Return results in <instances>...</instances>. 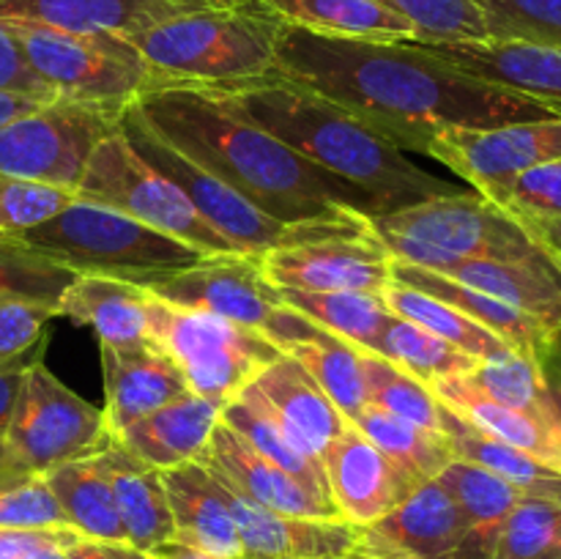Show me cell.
Here are the masks:
<instances>
[{"label":"cell","mask_w":561,"mask_h":559,"mask_svg":"<svg viewBox=\"0 0 561 559\" xmlns=\"http://www.w3.org/2000/svg\"><path fill=\"white\" fill-rule=\"evenodd\" d=\"M274 71L414 153H425L433 137L449 129L561 118L531 99L460 75L416 42L334 38L283 22Z\"/></svg>","instance_id":"6da1fadb"},{"label":"cell","mask_w":561,"mask_h":559,"mask_svg":"<svg viewBox=\"0 0 561 559\" xmlns=\"http://www.w3.org/2000/svg\"><path fill=\"white\" fill-rule=\"evenodd\" d=\"M129 107L153 135L279 223H362L381 214L373 197L247 115L225 88L162 80Z\"/></svg>","instance_id":"7a4b0ae2"},{"label":"cell","mask_w":561,"mask_h":559,"mask_svg":"<svg viewBox=\"0 0 561 559\" xmlns=\"http://www.w3.org/2000/svg\"><path fill=\"white\" fill-rule=\"evenodd\" d=\"M225 91L296 153L373 197L381 214L463 192L453 181L411 162L403 148L354 113L277 71Z\"/></svg>","instance_id":"3957f363"},{"label":"cell","mask_w":561,"mask_h":559,"mask_svg":"<svg viewBox=\"0 0 561 559\" xmlns=\"http://www.w3.org/2000/svg\"><path fill=\"white\" fill-rule=\"evenodd\" d=\"M283 22L257 0L186 11L126 36L159 82L230 88L274 75Z\"/></svg>","instance_id":"277c9868"},{"label":"cell","mask_w":561,"mask_h":559,"mask_svg":"<svg viewBox=\"0 0 561 559\" xmlns=\"http://www.w3.org/2000/svg\"><path fill=\"white\" fill-rule=\"evenodd\" d=\"M370 233L394 261L442 269L458 261H553L551 252L480 192L427 197L367 219Z\"/></svg>","instance_id":"5b68a950"},{"label":"cell","mask_w":561,"mask_h":559,"mask_svg":"<svg viewBox=\"0 0 561 559\" xmlns=\"http://www.w3.org/2000/svg\"><path fill=\"white\" fill-rule=\"evenodd\" d=\"M16 241L53 258L75 274H102L142 288L206 258V252L129 214L80 197L47 223L16 236Z\"/></svg>","instance_id":"8992f818"},{"label":"cell","mask_w":561,"mask_h":559,"mask_svg":"<svg viewBox=\"0 0 561 559\" xmlns=\"http://www.w3.org/2000/svg\"><path fill=\"white\" fill-rule=\"evenodd\" d=\"M33 75L58 99L121 115L159 82L148 60L115 33H80L38 22L3 20Z\"/></svg>","instance_id":"52a82bcc"},{"label":"cell","mask_w":561,"mask_h":559,"mask_svg":"<svg viewBox=\"0 0 561 559\" xmlns=\"http://www.w3.org/2000/svg\"><path fill=\"white\" fill-rule=\"evenodd\" d=\"M75 197L140 219L206 255L241 252L201 217L190 197L162 170L135 151L121 126H115L88 159Z\"/></svg>","instance_id":"ba28073f"},{"label":"cell","mask_w":561,"mask_h":559,"mask_svg":"<svg viewBox=\"0 0 561 559\" xmlns=\"http://www.w3.org/2000/svg\"><path fill=\"white\" fill-rule=\"evenodd\" d=\"M118 126L126 135V140L135 146V151L140 153L146 162H151L153 168L162 170L170 181H175L179 190L192 201V206L201 212V217L206 219L214 230H219L236 250L257 252V255H261V252L279 250V247L301 244V241L323 239V236L345 233V230L370 228L367 219H362V223L307 225L279 223V219L268 217L261 208L252 206L247 197H241L239 192L230 190L228 184H222V181L214 179L211 173L197 168L192 159H186L184 153L175 151L170 142L162 140V137L153 135V132L137 118L131 107H126L124 113H121Z\"/></svg>","instance_id":"9c48e42d"},{"label":"cell","mask_w":561,"mask_h":559,"mask_svg":"<svg viewBox=\"0 0 561 559\" xmlns=\"http://www.w3.org/2000/svg\"><path fill=\"white\" fill-rule=\"evenodd\" d=\"M151 340L179 365L186 387L228 403L283 351L255 329L151 296Z\"/></svg>","instance_id":"30bf717a"},{"label":"cell","mask_w":561,"mask_h":559,"mask_svg":"<svg viewBox=\"0 0 561 559\" xmlns=\"http://www.w3.org/2000/svg\"><path fill=\"white\" fill-rule=\"evenodd\" d=\"M110 438L104 411L66 387L44 360H36L27 367L3 436L5 471L47 475L55 466L96 455Z\"/></svg>","instance_id":"8fae6325"},{"label":"cell","mask_w":561,"mask_h":559,"mask_svg":"<svg viewBox=\"0 0 561 559\" xmlns=\"http://www.w3.org/2000/svg\"><path fill=\"white\" fill-rule=\"evenodd\" d=\"M118 121L121 115L66 99L42 104L0 126V175L75 192L93 148Z\"/></svg>","instance_id":"7c38bea8"},{"label":"cell","mask_w":561,"mask_h":559,"mask_svg":"<svg viewBox=\"0 0 561 559\" xmlns=\"http://www.w3.org/2000/svg\"><path fill=\"white\" fill-rule=\"evenodd\" d=\"M425 157L447 164L491 201L524 170L559 162L561 118L520 121L491 129H449L433 137Z\"/></svg>","instance_id":"4fadbf2b"},{"label":"cell","mask_w":561,"mask_h":559,"mask_svg":"<svg viewBox=\"0 0 561 559\" xmlns=\"http://www.w3.org/2000/svg\"><path fill=\"white\" fill-rule=\"evenodd\" d=\"M157 299L184 310L214 312L219 318L263 332L283 296L266 280L257 252L206 255L181 272L146 285Z\"/></svg>","instance_id":"5bb4252c"},{"label":"cell","mask_w":561,"mask_h":559,"mask_svg":"<svg viewBox=\"0 0 561 559\" xmlns=\"http://www.w3.org/2000/svg\"><path fill=\"white\" fill-rule=\"evenodd\" d=\"M261 266L268 283L279 290L381 294L392 283V255L378 244L370 228L261 252Z\"/></svg>","instance_id":"9a60e30c"},{"label":"cell","mask_w":561,"mask_h":559,"mask_svg":"<svg viewBox=\"0 0 561 559\" xmlns=\"http://www.w3.org/2000/svg\"><path fill=\"white\" fill-rule=\"evenodd\" d=\"M321 464L334 507L354 526H367L383 518L422 486L351 422L329 444Z\"/></svg>","instance_id":"2e32d148"},{"label":"cell","mask_w":561,"mask_h":559,"mask_svg":"<svg viewBox=\"0 0 561 559\" xmlns=\"http://www.w3.org/2000/svg\"><path fill=\"white\" fill-rule=\"evenodd\" d=\"M463 532L458 504L433 477L392 513L359 526L356 559H455Z\"/></svg>","instance_id":"e0dca14e"},{"label":"cell","mask_w":561,"mask_h":559,"mask_svg":"<svg viewBox=\"0 0 561 559\" xmlns=\"http://www.w3.org/2000/svg\"><path fill=\"white\" fill-rule=\"evenodd\" d=\"M420 44V42H416ZM427 53L488 85L531 99L561 115V49L518 38L480 42H431Z\"/></svg>","instance_id":"ac0fdd59"},{"label":"cell","mask_w":561,"mask_h":559,"mask_svg":"<svg viewBox=\"0 0 561 559\" xmlns=\"http://www.w3.org/2000/svg\"><path fill=\"white\" fill-rule=\"evenodd\" d=\"M222 488L239 526L241 559H356L359 526L343 518L274 513L225 482Z\"/></svg>","instance_id":"d6986e66"},{"label":"cell","mask_w":561,"mask_h":559,"mask_svg":"<svg viewBox=\"0 0 561 559\" xmlns=\"http://www.w3.org/2000/svg\"><path fill=\"white\" fill-rule=\"evenodd\" d=\"M261 334L316 378L345 420L351 422L365 409V351L318 327L285 301L274 310Z\"/></svg>","instance_id":"ffe728a7"},{"label":"cell","mask_w":561,"mask_h":559,"mask_svg":"<svg viewBox=\"0 0 561 559\" xmlns=\"http://www.w3.org/2000/svg\"><path fill=\"white\" fill-rule=\"evenodd\" d=\"M104 378V425L118 436L131 422L190 392L184 373L151 338L129 345L99 343Z\"/></svg>","instance_id":"44dd1931"},{"label":"cell","mask_w":561,"mask_h":559,"mask_svg":"<svg viewBox=\"0 0 561 559\" xmlns=\"http://www.w3.org/2000/svg\"><path fill=\"white\" fill-rule=\"evenodd\" d=\"M201 460L225 486L236 488L247 499L257 502L261 507L274 510V513L301 515V518H343L332 499L318 497L305 482H299L294 475L255 453L222 420L214 427L211 442H208L206 455Z\"/></svg>","instance_id":"7402d4cb"},{"label":"cell","mask_w":561,"mask_h":559,"mask_svg":"<svg viewBox=\"0 0 561 559\" xmlns=\"http://www.w3.org/2000/svg\"><path fill=\"white\" fill-rule=\"evenodd\" d=\"M228 3L239 0H0V20L38 22L60 31L115 33L126 38L170 16Z\"/></svg>","instance_id":"603a6c76"},{"label":"cell","mask_w":561,"mask_h":559,"mask_svg":"<svg viewBox=\"0 0 561 559\" xmlns=\"http://www.w3.org/2000/svg\"><path fill=\"white\" fill-rule=\"evenodd\" d=\"M252 387L266 400L285 436L312 458L321 460L329 444L348 427V420L340 414L332 398L290 356L279 354L272 365L257 373Z\"/></svg>","instance_id":"cb8c5ba5"},{"label":"cell","mask_w":561,"mask_h":559,"mask_svg":"<svg viewBox=\"0 0 561 559\" xmlns=\"http://www.w3.org/2000/svg\"><path fill=\"white\" fill-rule=\"evenodd\" d=\"M222 406L219 400L203 398L190 389L162 409L131 422L113 438L159 471L192 464L206 455L214 427L222 420Z\"/></svg>","instance_id":"d4e9b609"},{"label":"cell","mask_w":561,"mask_h":559,"mask_svg":"<svg viewBox=\"0 0 561 559\" xmlns=\"http://www.w3.org/2000/svg\"><path fill=\"white\" fill-rule=\"evenodd\" d=\"M162 482L173 515V540L225 559H241L239 526L225 488L203 460L164 469Z\"/></svg>","instance_id":"484cf974"},{"label":"cell","mask_w":561,"mask_h":559,"mask_svg":"<svg viewBox=\"0 0 561 559\" xmlns=\"http://www.w3.org/2000/svg\"><path fill=\"white\" fill-rule=\"evenodd\" d=\"M151 294L142 285L102 274H77L55 301L58 318L96 332L102 345H129L151 338Z\"/></svg>","instance_id":"4316f807"},{"label":"cell","mask_w":561,"mask_h":559,"mask_svg":"<svg viewBox=\"0 0 561 559\" xmlns=\"http://www.w3.org/2000/svg\"><path fill=\"white\" fill-rule=\"evenodd\" d=\"M392 280L394 283L409 285V288H416L422 290V294H431L436 296V299L447 301L455 310H460L463 316L474 318L477 323L491 329L496 338H502L510 349L520 351V354L542 360L559 340V334H553L551 329L542 327L540 321H535V318L526 316V312L515 310L513 305L496 299V296H488L482 294V290L469 288V285L458 283V280L447 277V274L411 266V263L394 261L392 258Z\"/></svg>","instance_id":"83f0119b"},{"label":"cell","mask_w":561,"mask_h":559,"mask_svg":"<svg viewBox=\"0 0 561 559\" xmlns=\"http://www.w3.org/2000/svg\"><path fill=\"white\" fill-rule=\"evenodd\" d=\"M431 389L447 409H453L455 414L485 431L488 436L513 444V447L529 453L531 458L561 471V433L553 414L496 403V400L477 392L463 376L444 378V381L431 384Z\"/></svg>","instance_id":"f1b7e54d"},{"label":"cell","mask_w":561,"mask_h":559,"mask_svg":"<svg viewBox=\"0 0 561 559\" xmlns=\"http://www.w3.org/2000/svg\"><path fill=\"white\" fill-rule=\"evenodd\" d=\"M99 455L113 486L126 543L148 554L159 543L173 540V515H170L162 471L142 464L115 438H110Z\"/></svg>","instance_id":"f546056e"},{"label":"cell","mask_w":561,"mask_h":559,"mask_svg":"<svg viewBox=\"0 0 561 559\" xmlns=\"http://www.w3.org/2000/svg\"><path fill=\"white\" fill-rule=\"evenodd\" d=\"M463 515V540L455 559H493L499 535L524 493L482 466L453 458L436 477Z\"/></svg>","instance_id":"4dcf8cb0"},{"label":"cell","mask_w":561,"mask_h":559,"mask_svg":"<svg viewBox=\"0 0 561 559\" xmlns=\"http://www.w3.org/2000/svg\"><path fill=\"white\" fill-rule=\"evenodd\" d=\"M285 25L334 38L365 42H416L409 20L381 0H257Z\"/></svg>","instance_id":"1f68e13d"},{"label":"cell","mask_w":561,"mask_h":559,"mask_svg":"<svg viewBox=\"0 0 561 559\" xmlns=\"http://www.w3.org/2000/svg\"><path fill=\"white\" fill-rule=\"evenodd\" d=\"M99 453L55 466L42 477L47 480L69 529H75L82 537H91V540L126 543L124 524H121L118 507H115L113 486H110V477Z\"/></svg>","instance_id":"d6a6232c"},{"label":"cell","mask_w":561,"mask_h":559,"mask_svg":"<svg viewBox=\"0 0 561 559\" xmlns=\"http://www.w3.org/2000/svg\"><path fill=\"white\" fill-rule=\"evenodd\" d=\"M442 433L447 436L455 458L469 460V464L482 466L496 477L507 480L510 486L518 488L524 497L548 499V502H561V471L551 469L542 460L531 458L524 449L504 444L499 438L488 436L485 431L471 425L460 414L444 406Z\"/></svg>","instance_id":"836d02e7"},{"label":"cell","mask_w":561,"mask_h":559,"mask_svg":"<svg viewBox=\"0 0 561 559\" xmlns=\"http://www.w3.org/2000/svg\"><path fill=\"white\" fill-rule=\"evenodd\" d=\"M222 422L228 427H233V431L239 433L255 453H261L263 458H268L272 464H277L279 469L294 475L296 480L305 482V486L310 488V491H316L318 497L332 499L329 497L327 471H323L321 460L301 453V449L285 436L277 417L272 414L266 400L257 395V389L252 387V384L222 406Z\"/></svg>","instance_id":"e575fe53"},{"label":"cell","mask_w":561,"mask_h":559,"mask_svg":"<svg viewBox=\"0 0 561 559\" xmlns=\"http://www.w3.org/2000/svg\"><path fill=\"white\" fill-rule=\"evenodd\" d=\"M381 299L392 316L403 318V321L409 323H416V327H422L425 332L436 334L438 340L455 345L458 351H463V354L474 356V360L480 362L499 360V356L515 351L510 349L502 338H496L491 329L477 323L474 318L463 316V312L455 310L447 301L436 299V296L431 294H422V290L416 288H409V285H400L392 280V283L381 290Z\"/></svg>","instance_id":"d590c367"},{"label":"cell","mask_w":561,"mask_h":559,"mask_svg":"<svg viewBox=\"0 0 561 559\" xmlns=\"http://www.w3.org/2000/svg\"><path fill=\"white\" fill-rule=\"evenodd\" d=\"M279 296L296 312L362 351L376 349L378 334L392 316L381 294L365 290H279Z\"/></svg>","instance_id":"8d00e7d4"},{"label":"cell","mask_w":561,"mask_h":559,"mask_svg":"<svg viewBox=\"0 0 561 559\" xmlns=\"http://www.w3.org/2000/svg\"><path fill=\"white\" fill-rule=\"evenodd\" d=\"M351 425L365 433L387 458H392L400 469H405L420 482L442 475L444 466L455 458L442 431H427L370 403L351 420Z\"/></svg>","instance_id":"74e56055"},{"label":"cell","mask_w":561,"mask_h":559,"mask_svg":"<svg viewBox=\"0 0 561 559\" xmlns=\"http://www.w3.org/2000/svg\"><path fill=\"white\" fill-rule=\"evenodd\" d=\"M373 354L394 362L403 370H409L411 376L425 381L427 387L436 381H444V378L466 376L480 362L474 356L458 351L455 345L438 340L436 334L425 332L422 327L403 321L398 316H389V321L383 323Z\"/></svg>","instance_id":"f35d334b"},{"label":"cell","mask_w":561,"mask_h":559,"mask_svg":"<svg viewBox=\"0 0 561 559\" xmlns=\"http://www.w3.org/2000/svg\"><path fill=\"white\" fill-rule=\"evenodd\" d=\"M365 387L367 403L376 409L389 411L427 431H442L444 403L436 398V392L409 370L373 351H365Z\"/></svg>","instance_id":"ab89813d"},{"label":"cell","mask_w":561,"mask_h":559,"mask_svg":"<svg viewBox=\"0 0 561 559\" xmlns=\"http://www.w3.org/2000/svg\"><path fill=\"white\" fill-rule=\"evenodd\" d=\"M466 381L496 403L513 406V409L540 411V414H553L551 400H548L546 373L537 356L510 351L499 360L477 362L471 373H466Z\"/></svg>","instance_id":"60d3db41"},{"label":"cell","mask_w":561,"mask_h":559,"mask_svg":"<svg viewBox=\"0 0 561 559\" xmlns=\"http://www.w3.org/2000/svg\"><path fill=\"white\" fill-rule=\"evenodd\" d=\"M493 559H561V502L520 499L504 521Z\"/></svg>","instance_id":"b9f144b4"},{"label":"cell","mask_w":561,"mask_h":559,"mask_svg":"<svg viewBox=\"0 0 561 559\" xmlns=\"http://www.w3.org/2000/svg\"><path fill=\"white\" fill-rule=\"evenodd\" d=\"M416 31V42H480L491 38L477 0H381Z\"/></svg>","instance_id":"7bdbcfd3"},{"label":"cell","mask_w":561,"mask_h":559,"mask_svg":"<svg viewBox=\"0 0 561 559\" xmlns=\"http://www.w3.org/2000/svg\"><path fill=\"white\" fill-rule=\"evenodd\" d=\"M75 277L71 269L16 239H0V296H22L55 305Z\"/></svg>","instance_id":"ee69618b"},{"label":"cell","mask_w":561,"mask_h":559,"mask_svg":"<svg viewBox=\"0 0 561 559\" xmlns=\"http://www.w3.org/2000/svg\"><path fill=\"white\" fill-rule=\"evenodd\" d=\"M491 38L548 44L561 49V0H477Z\"/></svg>","instance_id":"f6af8a7d"},{"label":"cell","mask_w":561,"mask_h":559,"mask_svg":"<svg viewBox=\"0 0 561 559\" xmlns=\"http://www.w3.org/2000/svg\"><path fill=\"white\" fill-rule=\"evenodd\" d=\"M71 201L75 192L64 186L0 175V239H16L25 230L47 223Z\"/></svg>","instance_id":"bcb514c9"},{"label":"cell","mask_w":561,"mask_h":559,"mask_svg":"<svg viewBox=\"0 0 561 559\" xmlns=\"http://www.w3.org/2000/svg\"><path fill=\"white\" fill-rule=\"evenodd\" d=\"M58 310L49 301L0 296V367L44 354V338Z\"/></svg>","instance_id":"7dc6e473"},{"label":"cell","mask_w":561,"mask_h":559,"mask_svg":"<svg viewBox=\"0 0 561 559\" xmlns=\"http://www.w3.org/2000/svg\"><path fill=\"white\" fill-rule=\"evenodd\" d=\"M66 526L64 513L42 475H0V529Z\"/></svg>","instance_id":"c3c4849f"},{"label":"cell","mask_w":561,"mask_h":559,"mask_svg":"<svg viewBox=\"0 0 561 559\" xmlns=\"http://www.w3.org/2000/svg\"><path fill=\"white\" fill-rule=\"evenodd\" d=\"M491 201L515 219H561V159L524 170Z\"/></svg>","instance_id":"681fc988"},{"label":"cell","mask_w":561,"mask_h":559,"mask_svg":"<svg viewBox=\"0 0 561 559\" xmlns=\"http://www.w3.org/2000/svg\"><path fill=\"white\" fill-rule=\"evenodd\" d=\"M0 91H20L42 99H58L27 66L14 33L0 20Z\"/></svg>","instance_id":"f907efd6"},{"label":"cell","mask_w":561,"mask_h":559,"mask_svg":"<svg viewBox=\"0 0 561 559\" xmlns=\"http://www.w3.org/2000/svg\"><path fill=\"white\" fill-rule=\"evenodd\" d=\"M69 526H47V529H0V559H33L49 548H69L80 540Z\"/></svg>","instance_id":"816d5d0a"},{"label":"cell","mask_w":561,"mask_h":559,"mask_svg":"<svg viewBox=\"0 0 561 559\" xmlns=\"http://www.w3.org/2000/svg\"><path fill=\"white\" fill-rule=\"evenodd\" d=\"M42 356H33V360H22L14 362V365H3L0 367V438L5 436L11 425V417H14L16 409V398L22 392V381H25L27 367L33 365Z\"/></svg>","instance_id":"f5cc1de1"},{"label":"cell","mask_w":561,"mask_h":559,"mask_svg":"<svg viewBox=\"0 0 561 559\" xmlns=\"http://www.w3.org/2000/svg\"><path fill=\"white\" fill-rule=\"evenodd\" d=\"M69 559H151V554L140 551V548L129 546V543L115 540H91V537H80L66 548Z\"/></svg>","instance_id":"db71d44e"},{"label":"cell","mask_w":561,"mask_h":559,"mask_svg":"<svg viewBox=\"0 0 561 559\" xmlns=\"http://www.w3.org/2000/svg\"><path fill=\"white\" fill-rule=\"evenodd\" d=\"M47 102H55V99L31 96V93H20V91H0V126L33 113V110H38Z\"/></svg>","instance_id":"11a10c76"},{"label":"cell","mask_w":561,"mask_h":559,"mask_svg":"<svg viewBox=\"0 0 561 559\" xmlns=\"http://www.w3.org/2000/svg\"><path fill=\"white\" fill-rule=\"evenodd\" d=\"M540 365H542V373H546L548 400H551L553 420H557L559 433H561V351H559V345H553V349L542 356Z\"/></svg>","instance_id":"9f6ffc18"},{"label":"cell","mask_w":561,"mask_h":559,"mask_svg":"<svg viewBox=\"0 0 561 559\" xmlns=\"http://www.w3.org/2000/svg\"><path fill=\"white\" fill-rule=\"evenodd\" d=\"M561 266V219H518Z\"/></svg>","instance_id":"6f0895ef"},{"label":"cell","mask_w":561,"mask_h":559,"mask_svg":"<svg viewBox=\"0 0 561 559\" xmlns=\"http://www.w3.org/2000/svg\"><path fill=\"white\" fill-rule=\"evenodd\" d=\"M148 554H151V559H225L217 557V554L203 551V548L186 546V543L181 540H164L159 543L157 548H151Z\"/></svg>","instance_id":"680465c9"},{"label":"cell","mask_w":561,"mask_h":559,"mask_svg":"<svg viewBox=\"0 0 561 559\" xmlns=\"http://www.w3.org/2000/svg\"><path fill=\"white\" fill-rule=\"evenodd\" d=\"M33 559H69V557H66V548H49V551L36 554Z\"/></svg>","instance_id":"91938a15"},{"label":"cell","mask_w":561,"mask_h":559,"mask_svg":"<svg viewBox=\"0 0 561 559\" xmlns=\"http://www.w3.org/2000/svg\"><path fill=\"white\" fill-rule=\"evenodd\" d=\"M5 471V444H3V438H0V475H3Z\"/></svg>","instance_id":"94428289"},{"label":"cell","mask_w":561,"mask_h":559,"mask_svg":"<svg viewBox=\"0 0 561 559\" xmlns=\"http://www.w3.org/2000/svg\"><path fill=\"white\" fill-rule=\"evenodd\" d=\"M557 345H559V351H561V338H559V343H557Z\"/></svg>","instance_id":"6125c7cd"}]
</instances>
